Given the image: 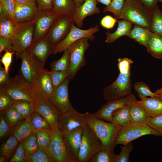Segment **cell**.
<instances>
[{"instance_id": "42", "label": "cell", "mask_w": 162, "mask_h": 162, "mask_svg": "<svg viewBox=\"0 0 162 162\" xmlns=\"http://www.w3.org/2000/svg\"><path fill=\"white\" fill-rule=\"evenodd\" d=\"M28 162H53L46 151L39 149L33 154L27 156Z\"/></svg>"}, {"instance_id": "25", "label": "cell", "mask_w": 162, "mask_h": 162, "mask_svg": "<svg viewBox=\"0 0 162 162\" xmlns=\"http://www.w3.org/2000/svg\"><path fill=\"white\" fill-rule=\"evenodd\" d=\"M146 47L154 57L162 59V35L151 32Z\"/></svg>"}, {"instance_id": "41", "label": "cell", "mask_w": 162, "mask_h": 162, "mask_svg": "<svg viewBox=\"0 0 162 162\" xmlns=\"http://www.w3.org/2000/svg\"><path fill=\"white\" fill-rule=\"evenodd\" d=\"M117 155L102 149L97 152L91 159L90 162H116Z\"/></svg>"}, {"instance_id": "22", "label": "cell", "mask_w": 162, "mask_h": 162, "mask_svg": "<svg viewBox=\"0 0 162 162\" xmlns=\"http://www.w3.org/2000/svg\"><path fill=\"white\" fill-rule=\"evenodd\" d=\"M49 71L44 69L40 73L31 86L47 98L54 89Z\"/></svg>"}, {"instance_id": "24", "label": "cell", "mask_w": 162, "mask_h": 162, "mask_svg": "<svg viewBox=\"0 0 162 162\" xmlns=\"http://www.w3.org/2000/svg\"><path fill=\"white\" fill-rule=\"evenodd\" d=\"M35 131L29 117L23 119L14 126L10 133L20 142Z\"/></svg>"}, {"instance_id": "35", "label": "cell", "mask_w": 162, "mask_h": 162, "mask_svg": "<svg viewBox=\"0 0 162 162\" xmlns=\"http://www.w3.org/2000/svg\"><path fill=\"white\" fill-rule=\"evenodd\" d=\"M62 57L58 60L53 61L50 64L51 70L68 71L70 67V55L68 49L63 51Z\"/></svg>"}, {"instance_id": "6", "label": "cell", "mask_w": 162, "mask_h": 162, "mask_svg": "<svg viewBox=\"0 0 162 162\" xmlns=\"http://www.w3.org/2000/svg\"><path fill=\"white\" fill-rule=\"evenodd\" d=\"M0 91L8 94L15 100H25L34 102L32 86L26 82L20 75L10 77L6 84L0 86Z\"/></svg>"}, {"instance_id": "8", "label": "cell", "mask_w": 162, "mask_h": 162, "mask_svg": "<svg viewBox=\"0 0 162 162\" xmlns=\"http://www.w3.org/2000/svg\"><path fill=\"white\" fill-rule=\"evenodd\" d=\"M148 135L161 136L159 133L147 124H131L121 127L116 136L115 144L126 145L139 137Z\"/></svg>"}, {"instance_id": "51", "label": "cell", "mask_w": 162, "mask_h": 162, "mask_svg": "<svg viewBox=\"0 0 162 162\" xmlns=\"http://www.w3.org/2000/svg\"><path fill=\"white\" fill-rule=\"evenodd\" d=\"M147 124L160 134L162 136V115L149 118Z\"/></svg>"}, {"instance_id": "60", "label": "cell", "mask_w": 162, "mask_h": 162, "mask_svg": "<svg viewBox=\"0 0 162 162\" xmlns=\"http://www.w3.org/2000/svg\"><path fill=\"white\" fill-rule=\"evenodd\" d=\"M154 93L157 97L162 100V87L157 89Z\"/></svg>"}, {"instance_id": "40", "label": "cell", "mask_w": 162, "mask_h": 162, "mask_svg": "<svg viewBox=\"0 0 162 162\" xmlns=\"http://www.w3.org/2000/svg\"><path fill=\"white\" fill-rule=\"evenodd\" d=\"M52 130H39L35 131L40 149L46 151L50 141Z\"/></svg>"}, {"instance_id": "11", "label": "cell", "mask_w": 162, "mask_h": 162, "mask_svg": "<svg viewBox=\"0 0 162 162\" xmlns=\"http://www.w3.org/2000/svg\"><path fill=\"white\" fill-rule=\"evenodd\" d=\"M46 152L53 162H68L62 133L58 124L52 127L50 141Z\"/></svg>"}, {"instance_id": "37", "label": "cell", "mask_w": 162, "mask_h": 162, "mask_svg": "<svg viewBox=\"0 0 162 162\" xmlns=\"http://www.w3.org/2000/svg\"><path fill=\"white\" fill-rule=\"evenodd\" d=\"M21 141L27 156L33 154L39 149L35 131Z\"/></svg>"}, {"instance_id": "27", "label": "cell", "mask_w": 162, "mask_h": 162, "mask_svg": "<svg viewBox=\"0 0 162 162\" xmlns=\"http://www.w3.org/2000/svg\"><path fill=\"white\" fill-rule=\"evenodd\" d=\"M118 27L116 30L113 33L109 31L106 32V42L108 44L114 41L122 36L127 35L132 28V23L130 22L123 20L118 21Z\"/></svg>"}, {"instance_id": "1", "label": "cell", "mask_w": 162, "mask_h": 162, "mask_svg": "<svg viewBox=\"0 0 162 162\" xmlns=\"http://www.w3.org/2000/svg\"><path fill=\"white\" fill-rule=\"evenodd\" d=\"M85 115L87 124L101 141L103 149L114 152L115 140L122 127L114 122H106L91 113L86 112Z\"/></svg>"}, {"instance_id": "38", "label": "cell", "mask_w": 162, "mask_h": 162, "mask_svg": "<svg viewBox=\"0 0 162 162\" xmlns=\"http://www.w3.org/2000/svg\"><path fill=\"white\" fill-rule=\"evenodd\" d=\"M1 113L3 114L5 119L12 128L24 119L19 112L12 106Z\"/></svg>"}, {"instance_id": "39", "label": "cell", "mask_w": 162, "mask_h": 162, "mask_svg": "<svg viewBox=\"0 0 162 162\" xmlns=\"http://www.w3.org/2000/svg\"><path fill=\"white\" fill-rule=\"evenodd\" d=\"M125 0H112L110 4L105 7L103 12H112L117 20L121 19L122 10Z\"/></svg>"}, {"instance_id": "5", "label": "cell", "mask_w": 162, "mask_h": 162, "mask_svg": "<svg viewBox=\"0 0 162 162\" xmlns=\"http://www.w3.org/2000/svg\"><path fill=\"white\" fill-rule=\"evenodd\" d=\"M89 39L81 38L70 45L68 48L70 55V67L68 78L72 79L77 72L86 64L84 55L90 46Z\"/></svg>"}, {"instance_id": "17", "label": "cell", "mask_w": 162, "mask_h": 162, "mask_svg": "<svg viewBox=\"0 0 162 162\" xmlns=\"http://www.w3.org/2000/svg\"><path fill=\"white\" fill-rule=\"evenodd\" d=\"M70 80L68 78L61 85L54 88L47 98L51 104L59 114L64 113L72 106L69 97Z\"/></svg>"}, {"instance_id": "19", "label": "cell", "mask_w": 162, "mask_h": 162, "mask_svg": "<svg viewBox=\"0 0 162 162\" xmlns=\"http://www.w3.org/2000/svg\"><path fill=\"white\" fill-rule=\"evenodd\" d=\"M55 47L45 36L33 43L27 50L44 65L49 56L52 54Z\"/></svg>"}, {"instance_id": "7", "label": "cell", "mask_w": 162, "mask_h": 162, "mask_svg": "<svg viewBox=\"0 0 162 162\" xmlns=\"http://www.w3.org/2000/svg\"><path fill=\"white\" fill-rule=\"evenodd\" d=\"M19 58L22 60L19 75L26 82L32 86L40 73L44 69V65L28 50L21 54Z\"/></svg>"}, {"instance_id": "16", "label": "cell", "mask_w": 162, "mask_h": 162, "mask_svg": "<svg viewBox=\"0 0 162 162\" xmlns=\"http://www.w3.org/2000/svg\"><path fill=\"white\" fill-rule=\"evenodd\" d=\"M86 124L85 113L79 112L73 106L64 113L59 114L58 120V125L62 133L82 128Z\"/></svg>"}, {"instance_id": "34", "label": "cell", "mask_w": 162, "mask_h": 162, "mask_svg": "<svg viewBox=\"0 0 162 162\" xmlns=\"http://www.w3.org/2000/svg\"><path fill=\"white\" fill-rule=\"evenodd\" d=\"M12 106L19 112L24 119L29 117L35 112L33 102L27 100H16Z\"/></svg>"}, {"instance_id": "47", "label": "cell", "mask_w": 162, "mask_h": 162, "mask_svg": "<svg viewBox=\"0 0 162 162\" xmlns=\"http://www.w3.org/2000/svg\"><path fill=\"white\" fill-rule=\"evenodd\" d=\"M27 156L21 141L20 142L16 152L9 159L10 162H26Z\"/></svg>"}, {"instance_id": "9", "label": "cell", "mask_w": 162, "mask_h": 162, "mask_svg": "<svg viewBox=\"0 0 162 162\" xmlns=\"http://www.w3.org/2000/svg\"><path fill=\"white\" fill-rule=\"evenodd\" d=\"M100 30L99 26L96 25L87 29H82L74 23L66 37L55 47L53 55L63 51L72 44L83 38H87L91 41L94 39V34Z\"/></svg>"}, {"instance_id": "12", "label": "cell", "mask_w": 162, "mask_h": 162, "mask_svg": "<svg viewBox=\"0 0 162 162\" xmlns=\"http://www.w3.org/2000/svg\"><path fill=\"white\" fill-rule=\"evenodd\" d=\"M137 100L135 95L131 93L124 97L108 100L93 114L101 120L112 123V115L115 112Z\"/></svg>"}, {"instance_id": "44", "label": "cell", "mask_w": 162, "mask_h": 162, "mask_svg": "<svg viewBox=\"0 0 162 162\" xmlns=\"http://www.w3.org/2000/svg\"><path fill=\"white\" fill-rule=\"evenodd\" d=\"M134 87L141 99L148 96L154 97L157 96L154 92L151 91L149 86L142 82H137L135 84Z\"/></svg>"}, {"instance_id": "54", "label": "cell", "mask_w": 162, "mask_h": 162, "mask_svg": "<svg viewBox=\"0 0 162 162\" xmlns=\"http://www.w3.org/2000/svg\"><path fill=\"white\" fill-rule=\"evenodd\" d=\"M117 20L115 18L110 15H106L101 19L100 24L104 28L108 29H112L115 26Z\"/></svg>"}, {"instance_id": "13", "label": "cell", "mask_w": 162, "mask_h": 162, "mask_svg": "<svg viewBox=\"0 0 162 162\" xmlns=\"http://www.w3.org/2000/svg\"><path fill=\"white\" fill-rule=\"evenodd\" d=\"M32 88V97L34 111L43 116L52 127L57 124L59 113L51 104L47 98L33 88Z\"/></svg>"}, {"instance_id": "10", "label": "cell", "mask_w": 162, "mask_h": 162, "mask_svg": "<svg viewBox=\"0 0 162 162\" xmlns=\"http://www.w3.org/2000/svg\"><path fill=\"white\" fill-rule=\"evenodd\" d=\"M132 88L130 75L119 73L114 82L104 88L103 97L107 101L124 97L131 93Z\"/></svg>"}, {"instance_id": "55", "label": "cell", "mask_w": 162, "mask_h": 162, "mask_svg": "<svg viewBox=\"0 0 162 162\" xmlns=\"http://www.w3.org/2000/svg\"><path fill=\"white\" fill-rule=\"evenodd\" d=\"M54 0H36L38 10H52Z\"/></svg>"}, {"instance_id": "20", "label": "cell", "mask_w": 162, "mask_h": 162, "mask_svg": "<svg viewBox=\"0 0 162 162\" xmlns=\"http://www.w3.org/2000/svg\"><path fill=\"white\" fill-rule=\"evenodd\" d=\"M96 0H86L80 7L76 8L73 18L74 24L78 27H82L84 19L100 12L97 6Z\"/></svg>"}, {"instance_id": "31", "label": "cell", "mask_w": 162, "mask_h": 162, "mask_svg": "<svg viewBox=\"0 0 162 162\" xmlns=\"http://www.w3.org/2000/svg\"><path fill=\"white\" fill-rule=\"evenodd\" d=\"M31 125L35 131L39 130H52V127L41 114L34 112L29 116Z\"/></svg>"}, {"instance_id": "21", "label": "cell", "mask_w": 162, "mask_h": 162, "mask_svg": "<svg viewBox=\"0 0 162 162\" xmlns=\"http://www.w3.org/2000/svg\"><path fill=\"white\" fill-rule=\"evenodd\" d=\"M15 4V17L17 22L33 20L38 10L35 2L24 4Z\"/></svg>"}, {"instance_id": "52", "label": "cell", "mask_w": 162, "mask_h": 162, "mask_svg": "<svg viewBox=\"0 0 162 162\" xmlns=\"http://www.w3.org/2000/svg\"><path fill=\"white\" fill-rule=\"evenodd\" d=\"M15 53V52L14 50L12 51H6L0 60L4 66L5 71L8 74L9 68L12 62V56Z\"/></svg>"}, {"instance_id": "36", "label": "cell", "mask_w": 162, "mask_h": 162, "mask_svg": "<svg viewBox=\"0 0 162 162\" xmlns=\"http://www.w3.org/2000/svg\"><path fill=\"white\" fill-rule=\"evenodd\" d=\"M18 141L16 138L12 134L10 135L7 141L0 147V156H5L7 160L17 146Z\"/></svg>"}, {"instance_id": "59", "label": "cell", "mask_w": 162, "mask_h": 162, "mask_svg": "<svg viewBox=\"0 0 162 162\" xmlns=\"http://www.w3.org/2000/svg\"><path fill=\"white\" fill-rule=\"evenodd\" d=\"M97 3H100L106 6H108L111 3L112 0H96Z\"/></svg>"}, {"instance_id": "56", "label": "cell", "mask_w": 162, "mask_h": 162, "mask_svg": "<svg viewBox=\"0 0 162 162\" xmlns=\"http://www.w3.org/2000/svg\"><path fill=\"white\" fill-rule=\"evenodd\" d=\"M146 8L152 11L157 5L158 0H135Z\"/></svg>"}, {"instance_id": "58", "label": "cell", "mask_w": 162, "mask_h": 162, "mask_svg": "<svg viewBox=\"0 0 162 162\" xmlns=\"http://www.w3.org/2000/svg\"><path fill=\"white\" fill-rule=\"evenodd\" d=\"M15 3L18 4H24L35 3L36 0H14Z\"/></svg>"}, {"instance_id": "14", "label": "cell", "mask_w": 162, "mask_h": 162, "mask_svg": "<svg viewBox=\"0 0 162 162\" xmlns=\"http://www.w3.org/2000/svg\"><path fill=\"white\" fill-rule=\"evenodd\" d=\"M74 23L72 17L59 15L46 36L51 43L55 46L66 37Z\"/></svg>"}, {"instance_id": "50", "label": "cell", "mask_w": 162, "mask_h": 162, "mask_svg": "<svg viewBox=\"0 0 162 162\" xmlns=\"http://www.w3.org/2000/svg\"><path fill=\"white\" fill-rule=\"evenodd\" d=\"M12 128L5 119L3 114L2 113L0 118V139H2L11 132Z\"/></svg>"}, {"instance_id": "30", "label": "cell", "mask_w": 162, "mask_h": 162, "mask_svg": "<svg viewBox=\"0 0 162 162\" xmlns=\"http://www.w3.org/2000/svg\"><path fill=\"white\" fill-rule=\"evenodd\" d=\"M132 104H128L115 112L112 115L113 122L122 127L131 124L130 112Z\"/></svg>"}, {"instance_id": "26", "label": "cell", "mask_w": 162, "mask_h": 162, "mask_svg": "<svg viewBox=\"0 0 162 162\" xmlns=\"http://www.w3.org/2000/svg\"><path fill=\"white\" fill-rule=\"evenodd\" d=\"M76 8L73 0H54L52 10L60 15L73 17Z\"/></svg>"}, {"instance_id": "53", "label": "cell", "mask_w": 162, "mask_h": 162, "mask_svg": "<svg viewBox=\"0 0 162 162\" xmlns=\"http://www.w3.org/2000/svg\"><path fill=\"white\" fill-rule=\"evenodd\" d=\"M14 50L11 39L0 37V54L3 51Z\"/></svg>"}, {"instance_id": "57", "label": "cell", "mask_w": 162, "mask_h": 162, "mask_svg": "<svg viewBox=\"0 0 162 162\" xmlns=\"http://www.w3.org/2000/svg\"><path fill=\"white\" fill-rule=\"evenodd\" d=\"M9 74L7 73L4 68L0 66V86L6 84L10 79Z\"/></svg>"}, {"instance_id": "15", "label": "cell", "mask_w": 162, "mask_h": 162, "mask_svg": "<svg viewBox=\"0 0 162 162\" xmlns=\"http://www.w3.org/2000/svg\"><path fill=\"white\" fill-rule=\"evenodd\" d=\"M59 15L52 10H38L34 19L35 28L33 43L46 36Z\"/></svg>"}, {"instance_id": "43", "label": "cell", "mask_w": 162, "mask_h": 162, "mask_svg": "<svg viewBox=\"0 0 162 162\" xmlns=\"http://www.w3.org/2000/svg\"><path fill=\"white\" fill-rule=\"evenodd\" d=\"M49 73L54 89L63 83L68 76V71L51 70Z\"/></svg>"}, {"instance_id": "62", "label": "cell", "mask_w": 162, "mask_h": 162, "mask_svg": "<svg viewBox=\"0 0 162 162\" xmlns=\"http://www.w3.org/2000/svg\"><path fill=\"white\" fill-rule=\"evenodd\" d=\"M7 160L6 158L3 156H0V162H4L7 161Z\"/></svg>"}, {"instance_id": "23", "label": "cell", "mask_w": 162, "mask_h": 162, "mask_svg": "<svg viewBox=\"0 0 162 162\" xmlns=\"http://www.w3.org/2000/svg\"><path fill=\"white\" fill-rule=\"evenodd\" d=\"M136 102L150 117L162 115V100L157 96L146 98Z\"/></svg>"}, {"instance_id": "2", "label": "cell", "mask_w": 162, "mask_h": 162, "mask_svg": "<svg viewBox=\"0 0 162 162\" xmlns=\"http://www.w3.org/2000/svg\"><path fill=\"white\" fill-rule=\"evenodd\" d=\"M152 10L146 8L135 0H125L121 19L150 30Z\"/></svg>"}, {"instance_id": "18", "label": "cell", "mask_w": 162, "mask_h": 162, "mask_svg": "<svg viewBox=\"0 0 162 162\" xmlns=\"http://www.w3.org/2000/svg\"><path fill=\"white\" fill-rule=\"evenodd\" d=\"M82 131V128L79 127L69 132L62 133L68 162H78Z\"/></svg>"}, {"instance_id": "48", "label": "cell", "mask_w": 162, "mask_h": 162, "mask_svg": "<svg viewBox=\"0 0 162 162\" xmlns=\"http://www.w3.org/2000/svg\"><path fill=\"white\" fill-rule=\"evenodd\" d=\"M118 66L120 73L126 75H131L130 65L133 63V61L125 57L118 58Z\"/></svg>"}, {"instance_id": "4", "label": "cell", "mask_w": 162, "mask_h": 162, "mask_svg": "<svg viewBox=\"0 0 162 162\" xmlns=\"http://www.w3.org/2000/svg\"><path fill=\"white\" fill-rule=\"evenodd\" d=\"M82 129L77 162H88L97 152L103 149V147L100 140L87 124Z\"/></svg>"}, {"instance_id": "32", "label": "cell", "mask_w": 162, "mask_h": 162, "mask_svg": "<svg viewBox=\"0 0 162 162\" xmlns=\"http://www.w3.org/2000/svg\"><path fill=\"white\" fill-rule=\"evenodd\" d=\"M15 26L8 16H0V37L11 39Z\"/></svg>"}, {"instance_id": "33", "label": "cell", "mask_w": 162, "mask_h": 162, "mask_svg": "<svg viewBox=\"0 0 162 162\" xmlns=\"http://www.w3.org/2000/svg\"><path fill=\"white\" fill-rule=\"evenodd\" d=\"M150 30L162 35V12L157 5L152 10V17Z\"/></svg>"}, {"instance_id": "46", "label": "cell", "mask_w": 162, "mask_h": 162, "mask_svg": "<svg viewBox=\"0 0 162 162\" xmlns=\"http://www.w3.org/2000/svg\"><path fill=\"white\" fill-rule=\"evenodd\" d=\"M120 154L117 155L116 162H129L130 153L133 150L134 146L132 142L121 147Z\"/></svg>"}, {"instance_id": "63", "label": "cell", "mask_w": 162, "mask_h": 162, "mask_svg": "<svg viewBox=\"0 0 162 162\" xmlns=\"http://www.w3.org/2000/svg\"><path fill=\"white\" fill-rule=\"evenodd\" d=\"M158 1L162 2V0H158Z\"/></svg>"}, {"instance_id": "49", "label": "cell", "mask_w": 162, "mask_h": 162, "mask_svg": "<svg viewBox=\"0 0 162 162\" xmlns=\"http://www.w3.org/2000/svg\"><path fill=\"white\" fill-rule=\"evenodd\" d=\"M15 100L8 94L0 91V112H2L12 106Z\"/></svg>"}, {"instance_id": "29", "label": "cell", "mask_w": 162, "mask_h": 162, "mask_svg": "<svg viewBox=\"0 0 162 162\" xmlns=\"http://www.w3.org/2000/svg\"><path fill=\"white\" fill-rule=\"evenodd\" d=\"M151 32L149 29L135 25L127 36L146 47Z\"/></svg>"}, {"instance_id": "28", "label": "cell", "mask_w": 162, "mask_h": 162, "mask_svg": "<svg viewBox=\"0 0 162 162\" xmlns=\"http://www.w3.org/2000/svg\"><path fill=\"white\" fill-rule=\"evenodd\" d=\"M137 100L132 104L130 112L131 124H146L150 117L137 103Z\"/></svg>"}, {"instance_id": "3", "label": "cell", "mask_w": 162, "mask_h": 162, "mask_svg": "<svg viewBox=\"0 0 162 162\" xmlns=\"http://www.w3.org/2000/svg\"><path fill=\"white\" fill-rule=\"evenodd\" d=\"M35 28L34 19L18 22L15 27L14 33L11 39L16 57L27 51L33 43Z\"/></svg>"}, {"instance_id": "45", "label": "cell", "mask_w": 162, "mask_h": 162, "mask_svg": "<svg viewBox=\"0 0 162 162\" xmlns=\"http://www.w3.org/2000/svg\"><path fill=\"white\" fill-rule=\"evenodd\" d=\"M0 4L4 7L8 17L15 26L18 22L16 21L15 17L14 0H0Z\"/></svg>"}, {"instance_id": "61", "label": "cell", "mask_w": 162, "mask_h": 162, "mask_svg": "<svg viewBox=\"0 0 162 162\" xmlns=\"http://www.w3.org/2000/svg\"><path fill=\"white\" fill-rule=\"evenodd\" d=\"M86 0H73L76 8L78 7L82 4Z\"/></svg>"}]
</instances>
